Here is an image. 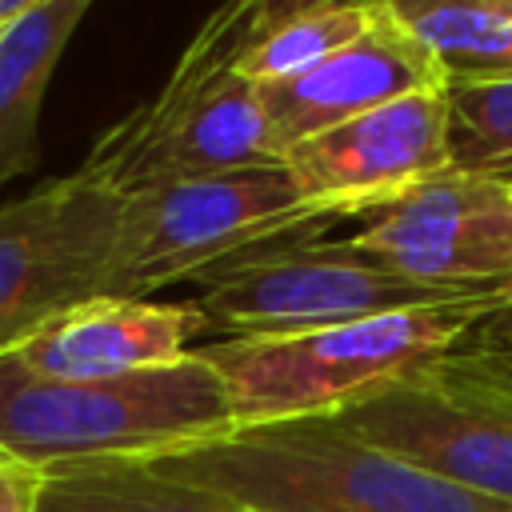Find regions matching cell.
Masks as SVG:
<instances>
[{
    "mask_svg": "<svg viewBox=\"0 0 512 512\" xmlns=\"http://www.w3.org/2000/svg\"><path fill=\"white\" fill-rule=\"evenodd\" d=\"M448 140L452 168L508 172L512 168V72L448 80Z\"/></svg>",
    "mask_w": 512,
    "mask_h": 512,
    "instance_id": "cell-17",
    "label": "cell"
},
{
    "mask_svg": "<svg viewBox=\"0 0 512 512\" xmlns=\"http://www.w3.org/2000/svg\"><path fill=\"white\" fill-rule=\"evenodd\" d=\"M40 0H0V28H8L16 16H24L28 8H36Z\"/></svg>",
    "mask_w": 512,
    "mask_h": 512,
    "instance_id": "cell-20",
    "label": "cell"
},
{
    "mask_svg": "<svg viewBox=\"0 0 512 512\" xmlns=\"http://www.w3.org/2000/svg\"><path fill=\"white\" fill-rule=\"evenodd\" d=\"M284 168L328 216H368L412 184L452 168L448 96L424 88L284 148Z\"/></svg>",
    "mask_w": 512,
    "mask_h": 512,
    "instance_id": "cell-10",
    "label": "cell"
},
{
    "mask_svg": "<svg viewBox=\"0 0 512 512\" xmlns=\"http://www.w3.org/2000/svg\"><path fill=\"white\" fill-rule=\"evenodd\" d=\"M248 0H224L188 40L160 92L116 120L76 168L112 196L280 160L260 84L240 72Z\"/></svg>",
    "mask_w": 512,
    "mask_h": 512,
    "instance_id": "cell-3",
    "label": "cell"
},
{
    "mask_svg": "<svg viewBox=\"0 0 512 512\" xmlns=\"http://www.w3.org/2000/svg\"><path fill=\"white\" fill-rule=\"evenodd\" d=\"M232 428L224 384L196 348L112 380L28 376L0 356V448L40 468L156 456Z\"/></svg>",
    "mask_w": 512,
    "mask_h": 512,
    "instance_id": "cell-4",
    "label": "cell"
},
{
    "mask_svg": "<svg viewBox=\"0 0 512 512\" xmlns=\"http://www.w3.org/2000/svg\"><path fill=\"white\" fill-rule=\"evenodd\" d=\"M144 460L240 512H512L352 436L332 416L248 424Z\"/></svg>",
    "mask_w": 512,
    "mask_h": 512,
    "instance_id": "cell-2",
    "label": "cell"
},
{
    "mask_svg": "<svg viewBox=\"0 0 512 512\" xmlns=\"http://www.w3.org/2000/svg\"><path fill=\"white\" fill-rule=\"evenodd\" d=\"M388 0H248L240 72L252 84L288 80L360 40Z\"/></svg>",
    "mask_w": 512,
    "mask_h": 512,
    "instance_id": "cell-14",
    "label": "cell"
},
{
    "mask_svg": "<svg viewBox=\"0 0 512 512\" xmlns=\"http://www.w3.org/2000/svg\"><path fill=\"white\" fill-rule=\"evenodd\" d=\"M444 84L448 76L432 56V48L388 4V12L360 40L344 44L340 52L324 56L320 64L288 80L260 84V100H264L272 148L276 156H284V148H292L304 136H316L388 100Z\"/></svg>",
    "mask_w": 512,
    "mask_h": 512,
    "instance_id": "cell-11",
    "label": "cell"
},
{
    "mask_svg": "<svg viewBox=\"0 0 512 512\" xmlns=\"http://www.w3.org/2000/svg\"><path fill=\"white\" fill-rule=\"evenodd\" d=\"M340 244L428 288H504L512 284V184L504 172L444 168L372 208Z\"/></svg>",
    "mask_w": 512,
    "mask_h": 512,
    "instance_id": "cell-8",
    "label": "cell"
},
{
    "mask_svg": "<svg viewBox=\"0 0 512 512\" xmlns=\"http://www.w3.org/2000/svg\"><path fill=\"white\" fill-rule=\"evenodd\" d=\"M472 340H476L488 356H496L504 368H512V292H508V304H504L496 316H488V320L472 332Z\"/></svg>",
    "mask_w": 512,
    "mask_h": 512,
    "instance_id": "cell-19",
    "label": "cell"
},
{
    "mask_svg": "<svg viewBox=\"0 0 512 512\" xmlns=\"http://www.w3.org/2000/svg\"><path fill=\"white\" fill-rule=\"evenodd\" d=\"M36 512H240L224 496L148 468L144 456L44 468Z\"/></svg>",
    "mask_w": 512,
    "mask_h": 512,
    "instance_id": "cell-15",
    "label": "cell"
},
{
    "mask_svg": "<svg viewBox=\"0 0 512 512\" xmlns=\"http://www.w3.org/2000/svg\"><path fill=\"white\" fill-rule=\"evenodd\" d=\"M432 48L448 80L512 72V12L484 0H388Z\"/></svg>",
    "mask_w": 512,
    "mask_h": 512,
    "instance_id": "cell-16",
    "label": "cell"
},
{
    "mask_svg": "<svg viewBox=\"0 0 512 512\" xmlns=\"http://www.w3.org/2000/svg\"><path fill=\"white\" fill-rule=\"evenodd\" d=\"M44 468L0 448V512H36Z\"/></svg>",
    "mask_w": 512,
    "mask_h": 512,
    "instance_id": "cell-18",
    "label": "cell"
},
{
    "mask_svg": "<svg viewBox=\"0 0 512 512\" xmlns=\"http://www.w3.org/2000/svg\"><path fill=\"white\" fill-rule=\"evenodd\" d=\"M200 284L204 292L196 308L208 328L224 336H288L468 296L416 284L344 244H312L308 236H288L236 256L204 272Z\"/></svg>",
    "mask_w": 512,
    "mask_h": 512,
    "instance_id": "cell-7",
    "label": "cell"
},
{
    "mask_svg": "<svg viewBox=\"0 0 512 512\" xmlns=\"http://www.w3.org/2000/svg\"><path fill=\"white\" fill-rule=\"evenodd\" d=\"M200 332L208 320L196 300L92 296L32 328L4 360L48 380H112L184 360Z\"/></svg>",
    "mask_w": 512,
    "mask_h": 512,
    "instance_id": "cell-12",
    "label": "cell"
},
{
    "mask_svg": "<svg viewBox=\"0 0 512 512\" xmlns=\"http://www.w3.org/2000/svg\"><path fill=\"white\" fill-rule=\"evenodd\" d=\"M332 420L456 488L512 504V368L472 336Z\"/></svg>",
    "mask_w": 512,
    "mask_h": 512,
    "instance_id": "cell-6",
    "label": "cell"
},
{
    "mask_svg": "<svg viewBox=\"0 0 512 512\" xmlns=\"http://www.w3.org/2000/svg\"><path fill=\"white\" fill-rule=\"evenodd\" d=\"M484 4H492V8H500V12H512V0H484Z\"/></svg>",
    "mask_w": 512,
    "mask_h": 512,
    "instance_id": "cell-21",
    "label": "cell"
},
{
    "mask_svg": "<svg viewBox=\"0 0 512 512\" xmlns=\"http://www.w3.org/2000/svg\"><path fill=\"white\" fill-rule=\"evenodd\" d=\"M120 196L84 172L0 200V356L56 312L108 296Z\"/></svg>",
    "mask_w": 512,
    "mask_h": 512,
    "instance_id": "cell-9",
    "label": "cell"
},
{
    "mask_svg": "<svg viewBox=\"0 0 512 512\" xmlns=\"http://www.w3.org/2000/svg\"><path fill=\"white\" fill-rule=\"evenodd\" d=\"M508 292L512 284L288 336H224L196 352L216 368L236 428L336 416L460 348Z\"/></svg>",
    "mask_w": 512,
    "mask_h": 512,
    "instance_id": "cell-1",
    "label": "cell"
},
{
    "mask_svg": "<svg viewBox=\"0 0 512 512\" xmlns=\"http://www.w3.org/2000/svg\"><path fill=\"white\" fill-rule=\"evenodd\" d=\"M504 176H508V184H512V168H508V172H504Z\"/></svg>",
    "mask_w": 512,
    "mask_h": 512,
    "instance_id": "cell-22",
    "label": "cell"
},
{
    "mask_svg": "<svg viewBox=\"0 0 512 512\" xmlns=\"http://www.w3.org/2000/svg\"><path fill=\"white\" fill-rule=\"evenodd\" d=\"M324 224L328 216L300 192L284 160L140 188L120 196L108 296H148L176 280H200L236 256Z\"/></svg>",
    "mask_w": 512,
    "mask_h": 512,
    "instance_id": "cell-5",
    "label": "cell"
},
{
    "mask_svg": "<svg viewBox=\"0 0 512 512\" xmlns=\"http://www.w3.org/2000/svg\"><path fill=\"white\" fill-rule=\"evenodd\" d=\"M96 0H40L0 28V192L36 164L40 104L52 68Z\"/></svg>",
    "mask_w": 512,
    "mask_h": 512,
    "instance_id": "cell-13",
    "label": "cell"
}]
</instances>
